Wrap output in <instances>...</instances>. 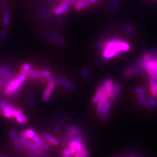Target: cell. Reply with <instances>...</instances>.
<instances>
[{"label": "cell", "mask_w": 157, "mask_h": 157, "mask_svg": "<svg viewBox=\"0 0 157 157\" xmlns=\"http://www.w3.org/2000/svg\"><path fill=\"white\" fill-rule=\"evenodd\" d=\"M64 1H66L68 2L69 4H75V5L78 2V0H64Z\"/></svg>", "instance_id": "obj_32"}, {"label": "cell", "mask_w": 157, "mask_h": 157, "mask_svg": "<svg viewBox=\"0 0 157 157\" xmlns=\"http://www.w3.org/2000/svg\"><path fill=\"white\" fill-rule=\"evenodd\" d=\"M50 147H51V144L46 143L45 144H44L43 146H42L41 147L36 149L33 154L37 155H40L44 153L45 151L48 150Z\"/></svg>", "instance_id": "obj_19"}, {"label": "cell", "mask_w": 157, "mask_h": 157, "mask_svg": "<svg viewBox=\"0 0 157 157\" xmlns=\"http://www.w3.org/2000/svg\"><path fill=\"white\" fill-rule=\"evenodd\" d=\"M41 71H42L43 76L45 78H47L48 82L54 79L52 76V72L50 70L48 69H43L41 70Z\"/></svg>", "instance_id": "obj_20"}, {"label": "cell", "mask_w": 157, "mask_h": 157, "mask_svg": "<svg viewBox=\"0 0 157 157\" xmlns=\"http://www.w3.org/2000/svg\"><path fill=\"white\" fill-rule=\"evenodd\" d=\"M90 4L88 2L87 0H83V1H78V2L75 5V8L78 10L80 11L83 9L86 8L90 6Z\"/></svg>", "instance_id": "obj_18"}, {"label": "cell", "mask_w": 157, "mask_h": 157, "mask_svg": "<svg viewBox=\"0 0 157 157\" xmlns=\"http://www.w3.org/2000/svg\"><path fill=\"white\" fill-rule=\"evenodd\" d=\"M43 137L47 141L49 142V143H50L53 146H57L60 144V141L56 139L55 137H53L52 136L50 135V134H48L47 133H44L43 134Z\"/></svg>", "instance_id": "obj_15"}, {"label": "cell", "mask_w": 157, "mask_h": 157, "mask_svg": "<svg viewBox=\"0 0 157 157\" xmlns=\"http://www.w3.org/2000/svg\"><path fill=\"white\" fill-rule=\"evenodd\" d=\"M2 21L4 26L5 27L9 26L11 22V15L9 13V10L3 11Z\"/></svg>", "instance_id": "obj_17"}, {"label": "cell", "mask_w": 157, "mask_h": 157, "mask_svg": "<svg viewBox=\"0 0 157 157\" xmlns=\"http://www.w3.org/2000/svg\"><path fill=\"white\" fill-rule=\"evenodd\" d=\"M25 132L27 137L30 140L33 139L34 136L36 134L35 131L32 129H26V130H25Z\"/></svg>", "instance_id": "obj_23"}, {"label": "cell", "mask_w": 157, "mask_h": 157, "mask_svg": "<svg viewBox=\"0 0 157 157\" xmlns=\"http://www.w3.org/2000/svg\"><path fill=\"white\" fill-rule=\"evenodd\" d=\"M27 78V75L26 73H20L18 76L11 79L4 87V93L7 96L17 95L25 83Z\"/></svg>", "instance_id": "obj_2"}, {"label": "cell", "mask_w": 157, "mask_h": 157, "mask_svg": "<svg viewBox=\"0 0 157 157\" xmlns=\"http://www.w3.org/2000/svg\"><path fill=\"white\" fill-rule=\"evenodd\" d=\"M55 79L56 82L62 88L70 91H73L75 90L74 85L66 78L61 75H58L55 76Z\"/></svg>", "instance_id": "obj_5"}, {"label": "cell", "mask_w": 157, "mask_h": 157, "mask_svg": "<svg viewBox=\"0 0 157 157\" xmlns=\"http://www.w3.org/2000/svg\"><path fill=\"white\" fill-rule=\"evenodd\" d=\"M33 68L32 65H31L29 63H23L20 69V73H27L30 70Z\"/></svg>", "instance_id": "obj_21"}, {"label": "cell", "mask_w": 157, "mask_h": 157, "mask_svg": "<svg viewBox=\"0 0 157 157\" xmlns=\"http://www.w3.org/2000/svg\"><path fill=\"white\" fill-rule=\"evenodd\" d=\"M10 136L11 139L12 141L13 147L14 149V151L16 152H19L20 151V145L18 140V136H17V133L15 130H12L10 132Z\"/></svg>", "instance_id": "obj_9"}, {"label": "cell", "mask_w": 157, "mask_h": 157, "mask_svg": "<svg viewBox=\"0 0 157 157\" xmlns=\"http://www.w3.org/2000/svg\"><path fill=\"white\" fill-rule=\"evenodd\" d=\"M0 75L5 78L11 80L15 77V73L8 67L0 65Z\"/></svg>", "instance_id": "obj_10"}, {"label": "cell", "mask_w": 157, "mask_h": 157, "mask_svg": "<svg viewBox=\"0 0 157 157\" xmlns=\"http://www.w3.org/2000/svg\"><path fill=\"white\" fill-rule=\"evenodd\" d=\"M56 84L57 82L55 78L48 82V85L47 86L45 90H44L42 96V100L44 103L48 102L50 100L52 96V93L56 86Z\"/></svg>", "instance_id": "obj_4"}, {"label": "cell", "mask_w": 157, "mask_h": 157, "mask_svg": "<svg viewBox=\"0 0 157 157\" xmlns=\"http://www.w3.org/2000/svg\"><path fill=\"white\" fill-rule=\"evenodd\" d=\"M15 119L19 123H20V124H25L28 121L27 118L25 115H23V113L17 115V116H16L15 118Z\"/></svg>", "instance_id": "obj_22"}, {"label": "cell", "mask_w": 157, "mask_h": 157, "mask_svg": "<svg viewBox=\"0 0 157 157\" xmlns=\"http://www.w3.org/2000/svg\"><path fill=\"white\" fill-rule=\"evenodd\" d=\"M28 157H39V155H35V154H32L30 156Z\"/></svg>", "instance_id": "obj_33"}, {"label": "cell", "mask_w": 157, "mask_h": 157, "mask_svg": "<svg viewBox=\"0 0 157 157\" xmlns=\"http://www.w3.org/2000/svg\"><path fill=\"white\" fill-rule=\"evenodd\" d=\"M64 136L66 139L69 142L75 138L83 137V129L76 123H70L65 130Z\"/></svg>", "instance_id": "obj_3"}, {"label": "cell", "mask_w": 157, "mask_h": 157, "mask_svg": "<svg viewBox=\"0 0 157 157\" xmlns=\"http://www.w3.org/2000/svg\"><path fill=\"white\" fill-rule=\"evenodd\" d=\"M47 37L51 42L56 44L57 45L60 47H65L66 44L65 40L57 35H54L52 33H47Z\"/></svg>", "instance_id": "obj_8"}, {"label": "cell", "mask_w": 157, "mask_h": 157, "mask_svg": "<svg viewBox=\"0 0 157 157\" xmlns=\"http://www.w3.org/2000/svg\"><path fill=\"white\" fill-rule=\"evenodd\" d=\"M7 35V33L5 30L3 29H0V40L4 39Z\"/></svg>", "instance_id": "obj_27"}, {"label": "cell", "mask_w": 157, "mask_h": 157, "mask_svg": "<svg viewBox=\"0 0 157 157\" xmlns=\"http://www.w3.org/2000/svg\"><path fill=\"white\" fill-rule=\"evenodd\" d=\"M41 139H41V137H40V136L39 135L35 134V136H34V137L33 138V141H35V142H36V141H38L39 140H40Z\"/></svg>", "instance_id": "obj_30"}, {"label": "cell", "mask_w": 157, "mask_h": 157, "mask_svg": "<svg viewBox=\"0 0 157 157\" xmlns=\"http://www.w3.org/2000/svg\"><path fill=\"white\" fill-rule=\"evenodd\" d=\"M68 147L75 148L76 151L84 148L85 146L83 143V137H78L70 140L69 142Z\"/></svg>", "instance_id": "obj_7"}, {"label": "cell", "mask_w": 157, "mask_h": 157, "mask_svg": "<svg viewBox=\"0 0 157 157\" xmlns=\"http://www.w3.org/2000/svg\"><path fill=\"white\" fill-rule=\"evenodd\" d=\"M87 1L89 2V4H90V5H94L97 3H98L100 0H87Z\"/></svg>", "instance_id": "obj_29"}, {"label": "cell", "mask_w": 157, "mask_h": 157, "mask_svg": "<svg viewBox=\"0 0 157 157\" xmlns=\"http://www.w3.org/2000/svg\"><path fill=\"white\" fill-rule=\"evenodd\" d=\"M23 113V111L22 109L20 108H15L13 111V118H15L17 115Z\"/></svg>", "instance_id": "obj_26"}, {"label": "cell", "mask_w": 157, "mask_h": 157, "mask_svg": "<svg viewBox=\"0 0 157 157\" xmlns=\"http://www.w3.org/2000/svg\"><path fill=\"white\" fill-rule=\"evenodd\" d=\"M39 157H52V155L50 153H43L40 155Z\"/></svg>", "instance_id": "obj_31"}, {"label": "cell", "mask_w": 157, "mask_h": 157, "mask_svg": "<svg viewBox=\"0 0 157 157\" xmlns=\"http://www.w3.org/2000/svg\"><path fill=\"white\" fill-rule=\"evenodd\" d=\"M125 30L128 34L133 35L134 33V30L130 26H126L125 27Z\"/></svg>", "instance_id": "obj_28"}, {"label": "cell", "mask_w": 157, "mask_h": 157, "mask_svg": "<svg viewBox=\"0 0 157 157\" xmlns=\"http://www.w3.org/2000/svg\"><path fill=\"white\" fill-rule=\"evenodd\" d=\"M68 118H69L68 116H64L61 118L60 119V120L56 123V124L55 125V126L54 127V129H53V132H54V134H59V133L60 132L61 128L63 126L64 123L66 122V121H67Z\"/></svg>", "instance_id": "obj_12"}, {"label": "cell", "mask_w": 157, "mask_h": 157, "mask_svg": "<svg viewBox=\"0 0 157 157\" xmlns=\"http://www.w3.org/2000/svg\"><path fill=\"white\" fill-rule=\"evenodd\" d=\"M73 157H90L89 150L88 148L85 147L81 149L76 151Z\"/></svg>", "instance_id": "obj_16"}, {"label": "cell", "mask_w": 157, "mask_h": 157, "mask_svg": "<svg viewBox=\"0 0 157 157\" xmlns=\"http://www.w3.org/2000/svg\"><path fill=\"white\" fill-rule=\"evenodd\" d=\"M70 8L69 3L66 1H63L57 8H55L54 11V13L55 15L58 16L63 15L69 12Z\"/></svg>", "instance_id": "obj_6"}, {"label": "cell", "mask_w": 157, "mask_h": 157, "mask_svg": "<svg viewBox=\"0 0 157 157\" xmlns=\"http://www.w3.org/2000/svg\"><path fill=\"white\" fill-rule=\"evenodd\" d=\"M37 17L42 20H48L51 17L50 12L44 9H38L36 12Z\"/></svg>", "instance_id": "obj_14"}, {"label": "cell", "mask_w": 157, "mask_h": 157, "mask_svg": "<svg viewBox=\"0 0 157 157\" xmlns=\"http://www.w3.org/2000/svg\"><path fill=\"white\" fill-rule=\"evenodd\" d=\"M80 76H82V78L87 79L90 77L91 72L89 70L87 69H83L80 72Z\"/></svg>", "instance_id": "obj_24"}, {"label": "cell", "mask_w": 157, "mask_h": 157, "mask_svg": "<svg viewBox=\"0 0 157 157\" xmlns=\"http://www.w3.org/2000/svg\"><path fill=\"white\" fill-rule=\"evenodd\" d=\"M15 108V107L14 105L10 104L8 107H7L2 111H1L0 112L3 116H4L6 118L10 119L13 118V111Z\"/></svg>", "instance_id": "obj_13"}, {"label": "cell", "mask_w": 157, "mask_h": 157, "mask_svg": "<svg viewBox=\"0 0 157 157\" xmlns=\"http://www.w3.org/2000/svg\"><path fill=\"white\" fill-rule=\"evenodd\" d=\"M112 104L113 103H112L111 101H108L104 105L102 112L101 113V115H100L101 120L103 122H105L106 120V119L108 118V116L111 112V108Z\"/></svg>", "instance_id": "obj_11"}, {"label": "cell", "mask_w": 157, "mask_h": 157, "mask_svg": "<svg viewBox=\"0 0 157 157\" xmlns=\"http://www.w3.org/2000/svg\"><path fill=\"white\" fill-rule=\"evenodd\" d=\"M131 49V44L123 38H112L105 41L104 45L101 52L103 61H109L119 55L129 52Z\"/></svg>", "instance_id": "obj_1"}, {"label": "cell", "mask_w": 157, "mask_h": 157, "mask_svg": "<svg viewBox=\"0 0 157 157\" xmlns=\"http://www.w3.org/2000/svg\"><path fill=\"white\" fill-rule=\"evenodd\" d=\"M78 1H83V0H78Z\"/></svg>", "instance_id": "obj_35"}, {"label": "cell", "mask_w": 157, "mask_h": 157, "mask_svg": "<svg viewBox=\"0 0 157 157\" xmlns=\"http://www.w3.org/2000/svg\"><path fill=\"white\" fill-rule=\"evenodd\" d=\"M10 104L5 100H0V111L8 107Z\"/></svg>", "instance_id": "obj_25"}, {"label": "cell", "mask_w": 157, "mask_h": 157, "mask_svg": "<svg viewBox=\"0 0 157 157\" xmlns=\"http://www.w3.org/2000/svg\"><path fill=\"white\" fill-rule=\"evenodd\" d=\"M0 157H12L10 155H0Z\"/></svg>", "instance_id": "obj_34"}]
</instances>
